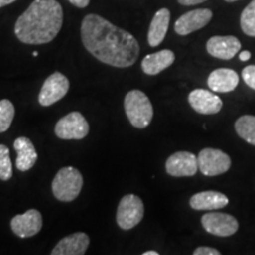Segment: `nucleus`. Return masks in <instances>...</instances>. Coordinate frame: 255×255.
Masks as SVG:
<instances>
[{
  "instance_id": "cd10ccee",
  "label": "nucleus",
  "mask_w": 255,
  "mask_h": 255,
  "mask_svg": "<svg viewBox=\"0 0 255 255\" xmlns=\"http://www.w3.org/2000/svg\"><path fill=\"white\" fill-rule=\"evenodd\" d=\"M69 1L71 2L72 5L77 6V7H79V8H84L89 5L90 0H69Z\"/></svg>"
},
{
  "instance_id": "aec40b11",
  "label": "nucleus",
  "mask_w": 255,
  "mask_h": 255,
  "mask_svg": "<svg viewBox=\"0 0 255 255\" xmlns=\"http://www.w3.org/2000/svg\"><path fill=\"white\" fill-rule=\"evenodd\" d=\"M175 62V55L170 50H162L159 52L151 53L142 60V70L146 75H158L163 70L168 69Z\"/></svg>"
},
{
  "instance_id": "dca6fc26",
  "label": "nucleus",
  "mask_w": 255,
  "mask_h": 255,
  "mask_svg": "<svg viewBox=\"0 0 255 255\" xmlns=\"http://www.w3.org/2000/svg\"><path fill=\"white\" fill-rule=\"evenodd\" d=\"M228 202V197L225 194L214 190H207L191 196L189 205L195 210H218L225 208Z\"/></svg>"
},
{
  "instance_id": "412c9836",
  "label": "nucleus",
  "mask_w": 255,
  "mask_h": 255,
  "mask_svg": "<svg viewBox=\"0 0 255 255\" xmlns=\"http://www.w3.org/2000/svg\"><path fill=\"white\" fill-rule=\"evenodd\" d=\"M235 131L242 139L255 145V116L245 115L235 122Z\"/></svg>"
},
{
  "instance_id": "ddd939ff",
  "label": "nucleus",
  "mask_w": 255,
  "mask_h": 255,
  "mask_svg": "<svg viewBox=\"0 0 255 255\" xmlns=\"http://www.w3.org/2000/svg\"><path fill=\"white\" fill-rule=\"evenodd\" d=\"M190 107L202 115H215L222 109V101L214 92L205 89H195L188 96Z\"/></svg>"
},
{
  "instance_id": "5701e85b",
  "label": "nucleus",
  "mask_w": 255,
  "mask_h": 255,
  "mask_svg": "<svg viewBox=\"0 0 255 255\" xmlns=\"http://www.w3.org/2000/svg\"><path fill=\"white\" fill-rule=\"evenodd\" d=\"M14 105L11 101H0V132H5L6 130H8L14 119Z\"/></svg>"
},
{
  "instance_id": "6e6552de",
  "label": "nucleus",
  "mask_w": 255,
  "mask_h": 255,
  "mask_svg": "<svg viewBox=\"0 0 255 255\" xmlns=\"http://www.w3.org/2000/svg\"><path fill=\"white\" fill-rule=\"evenodd\" d=\"M201 222L207 233L221 238L231 237L239 229L238 220L226 213H207Z\"/></svg>"
},
{
  "instance_id": "c85d7f7f",
  "label": "nucleus",
  "mask_w": 255,
  "mask_h": 255,
  "mask_svg": "<svg viewBox=\"0 0 255 255\" xmlns=\"http://www.w3.org/2000/svg\"><path fill=\"white\" fill-rule=\"evenodd\" d=\"M251 56L252 53L250 51H242V52H240V55H239V59L242 60V62H247L251 58Z\"/></svg>"
},
{
  "instance_id": "393cba45",
  "label": "nucleus",
  "mask_w": 255,
  "mask_h": 255,
  "mask_svg": "<svg viewBox=\"0 0 255 255\" xmlns=\"http://www.w3.org/2000/svg\"><path fill=\"white\" fill-rule=\"evenodd\" d=\"M242 78L248 87L255 90V65H248L242 70Z\"/></svg>"
},
{
  "instance_id": "4468645a",
  "label": "nucleus",
  "mask_w": 255,
  "mask_h": 255,
  "mask_svg": "<svg viewBox=\"0 0 255 255\" xmlns=\"http://www.w3.org/2000/svg\"><path fill=\"white\" fill-rule=\"evenodd\" d=\"M207 52L218 59L229 60L241 50V43L237 37L214 36L207 41Z\"/></svg>"
},
{
  "instance_id": "7ed1b4c3",
  "label": "nucleus",
  "mask_w": 255,
  "mask_h": 255,
  "mask_svg": "<svg viewBox=\"0 0 255 255\" xmlns=\"http://www.w3.org/2000/svg\"><path fill=\"white\" fill-rule=\"evenodd\" d=\"M124 110L129 122L138 129H144L148 127L154 116L151 102L141 90L128 92L124 100Z\"/></svg>"
},
{
  "instance_id": "2eb2a0df",
  "label": "nucleus",
  "mask_w": 255,
  "mask_h": 255,
  "mask_svg": "<svg viewBox=\"0 0 255 255\" xmlns=\"http://www.w3.org/2000/svg\"><path fill=\"white\" fill-rule=\"evenodd\" d=\"M90 245V238L85 233L78 232L63 238L51 251L52 255H83Z\"/></svg>"
},
{
  "instance_id": "a878e982",
  "label": "nucleus",
  "mask_w": 255,
  "mask_h": 255,
  "mask_svg": "<svg viewBox=\"0 0 255 255\" xmlns=\"http://www.w3.org/2000/svg\"><path fill=\"white\" fill-rule=\"evenodd\" d=\"M221 253L218 250L212 247H197L194 251V255H220Z\"/></svg>"
},
{
  "instance_id": "bb28decb",
  "label": "nucleus",
  "mask_w": 255,
  "mask_h": 255,
  "mask_svg": "<svg viewBox=\"0 0 255 255\" xmlns=\"http://www.w3.org/2000/svg\"><path fill=\"white\" fill-rule=\"evenodd\" d=\"M181 5L184 6H193L197 4H202V2L207 1V0H177Z\"/></svg>"
},
{
  "instance_id": "a211bd4d",
  "label": "nucleus",
  "mask_w": 255,
  "mask_h": 255,
  "mask_svg": "<svg viewBox=\"0 0 255 255\" xmlns=\"http://www.w3.org/2000/svg\"><path fill=\"white\" fill-rule=\"evenodd\" d=\"M239 84V76L234 70H214L208 77V87L214 92H231Z\"/></svg>"
},
{
  "instance_id": "2f4dec72",
  "label": "nucleus",
  "mask_w": 255,
  "mask_h": 255,
  "mask_svg": "<svg viewBox=\"0 0 255 255\" xmlns=\"http://www.w3.org/2000/svg\"><path fill=\"white\" fill-rule=\"evenodd\" d=\"M225 1H227V2H234V1H238V0H225Z\"/></svg>"
},
{
  "instance_id": "b1692460",
  "label": "nucleus",
  "mask_w": 255,
  "mask_h": 255,
  "mask_svg": "<svg viewBox=\"0 0 255 255\" xmlns=\"http://www.w3.org/2000/svg\"><path fill=\"white\" fill-rule=\"evenodd\" d=\"M13 175L9 150L5 144H0V180L8 181Z\"/></svg>"
},
{
  "instance_id": "f8f14e48",
  "label": "nucleus",
  "mask_w": 255,
  "mask_h": 255,
  "mask_svg": "<svg viewBox=\"0 0 255 255\" xmlns=\"http://www.w3.org/2000/svg\"><path fill=\"white\" fill-rule=\"evenodd\" d=\"M213 12L209 8H197L181 15L175 23V32L180 36H188L205 27L212 20Z\"/></svg>"
},
{
  "instance_id": "f257e3e1",
  "label": "nucleus",
  "mask_w": 255,
  "mask_h": 255,
  "mask_svg": "<svg viewBox=\"0 0 255 255\" xmlns=\"http://www.w3.org/2000/svg\"><path fill=\"white\" fill-rule=\"evenodd\" d=\"M81 36L84 47L96 59L114 68H129L138 59L136 38L101 15L88 14L83 19Z\"/></svg>"
},
{
  "instance_id": "f03ea898",
  "label": "nucleus",
  "mask_w": 255,
  "mask_h": 255,
  "mask_svg": "<svg viewBox=\"0 0 255 255\" xmlns=\"http://www.w3.org/2000/svg\"><path fill=\"white\" fill-rule=\"evenodd\" d=\"M63 26V8L57 0H34L14 25L21 43L40 45L52 41Z\"/></svg>"
},
{
  "instance_id": "20e7f679",
  "label": "nucleus",
  "mask_w": 255,
  "mask_h": 255,
  "mask_svg": "<svg viewBox=\"0 0 255 255\" xmlns=\"http://www.w3.org/2000/svg\"><path fill=\"white\" fill-rule=\"evenodd\" d=\"M83 176L78 169L64 167L57 173L52 181V193L62 202H71L81 194Z\"/></svg>"
},
{
  "instance_id": "9d476101",
  "label": "nucleus",
  "mask_w": 255,
  "mask_h": 255,
  "mask_svg": "<svg viewBox=\"0 0 255 255\" xmlns=\"http://www.w3.org/2000/svg\"><path fill=\"white\" fill-rule=\"evenodd\" d=\"M199 169L197 157L189 151H177L169 156L165 162V170L175 177L194 176Z\"/></svg>"
},
{
  "instance_id": "423d86ee",
  "label": "nucleus",
  "mask_w": 255,
  "mask_h": 255,
  "mask_svg": "<svg viewBox=\"0 0 255 255\" xmlns=\"http://www.w3.org/2000/svg\"><path fill=\"white\" fill-rule=\"evenodd\" d=\"M200 171L206 176H218L229 170L232 165L231 157L220 149L206 148L197 156Z\"/></svg>"
},
{
  "instance_id": "9b49d317",
  "label": "nucleus",
  "mask_w": 255,
  "mask_h": 255,
  "mask_svg": "<svg viewBox=\"0 0 255 255\" xmlns=\"http://www.w3.org/2000/svg\"><path fill=\"white\" fill-rule=\"evenodd\" d=\"M43 227V218L39 210L30 209L24 214L15 215L11 220V229L21 239H27L38 234Z\"/></svg>"
},
{
  "instance_id": "473e14b6",
  "label": "nucleus",
  "mask_w": 255,
  "mask_h": 255,
  "mask_svg": "<svg viewBox=\"0 0 255 255\" xmlns=\"http://www.w3.org/2000/svg\"><path fill=\"white\" fill-rule=\"evenodd\" d=\"M32 55H33V57H37L38 56V52H33V53H32Z\"/></svg>"
},
{
  "instance_id": "6ab92c4d",
  "label": "nucleus",
  "mask_w": 255,
  "mask_h": 255,
  "mask_svg": "<svg viewBox=\"0 0 255 255\" xmlns=\"http://www.w3.org/2000/svg\"><path fill=\"white\" fill-rule=\"evenodd\" d=\"M169 21L170 11L168 8H161L156 12L148 32V43L151 47L158 46L163 41L169 27Z\"/></svg>"
},
{
  "instance_id": "0eeeda50",
  "label": "nucleus",
  "mask_w": 255,
  "mask_h": 255,
  "mask_svg": "<svg viewBox=\"0 0 255 255\" xmlns=\"http://www.w3.org/2000/svg\"><path fill=\"white\" fill-rule=\"evenodd\" d=\"M55 132L62 139H82L89 133V123L81 113L73 111L57 122Z\"/></svg>"
},
{
  "instance_id": "39448f33",
  "label": "nucleus",
  "mask_w": 255,
  "mask_h": 255,
  "mask_svg": "<svg viewBox=\"0 0 255 255\" xmlns=\"http://www.w3.org/2000/svg\"><path fill=\"white\" fill-rule=\"evenodd\" d=\"M143 215H144L143 201L137 195L128 194L120 201L116 215L117 225L123 231H129L142 221Z\"/></svg>"
},
{
  "instance_id": "c756f323",
  "label": "nucleus",
  "mask_w": 255,
  "mask_h": 255,
  "mask_svg": "<svg viewBox=\"0 0 255 255\" xmlns=\"http://www.w3.org/2000/svg\"><path fill=\"white\" fill-rule=\"evenodd\" d=\"M14 1H15V0H0V7L12 4V2H14Z\"/></svg>"
},
{
  "instance_id": "1a4fd4ad",
  "label": "nucleus",
  "mask_w": 255,
  "mask_h": 255,
  "mask_svg": "<svg viewBox=\"0 0 255 255\" xmlns=\"http://www.w3.org/2000/svg\"><path fill=\"white\" fill-rule=\"evenodd\" d=\"M69 79L60 72H55L46 78L38 96V101L43 107H50L68 94Z\"/></svg>"
},
{
  "instance_id": "7c9ffc66",
  "label": "nucleus",
  "mask_w": 255,
  "mask_h": 255,
  "mask_svg": "<svg viewBox=\"0 0 255 255\" xmlns=\"http://www.w3.org/2000/svg\"><path fill=\"white\" fill-rule=\"evenodd\" d=\"M143 255H158V252H155V251H148V252H144Z\"/></svg>"
},
{
  "instance_id": "f3484780",
  "label": "nucleus",
  "mask_w": 255,
  "mask_h": 255,
  "mask_svg": "<svg viewBox=\"0 0 255 255\" xmlns=\"http://www.w3.org/2000/svg\"><path fill=\"white\" fill-rule=\"evenodd\" d=\"M14 150L17 151L18 157L15 161L18 170L27 171L36 164L38 155L33 143L27 137H18L13 143Z\"/></svg>"
},
{
  "instance_id": "4be33fe9",
  "label": "nucleus",
  "mask_w": 255,
  "mask_h": 255,
  "mask_svg": "<svg viewBox=\"0 0 255 255\" xmlns=\"http://www.w3.org/2000/svg\"><path fill=\"white\" fill-rule=\"evenodd\" d=\"M241 30L250 37H255V0L251 1L241 13Z\"/></svg>"
}]
</instances>
